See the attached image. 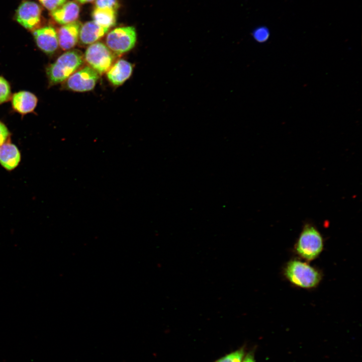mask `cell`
<instances>
[{"instance_id": "6da1fadb", "label": "cell", "mask_w": 362, "mask_h": 362, "mask_svg": "<svg viewBox=\"0 0 362 362\" xmlns=\"http://www.w3.org/2000/svg\"><path fill=\"white\" fill-rule=\"evenodd\" d=\"M84 60L83 55L78 50L63 53L46 68L49 83L54 85L65 81L82 66Z\"/></svg>"}, {"instance_id": "7a4b0ae2", "label": "cell", "mask_w": 362, "mask_h": 362, "mask_svg": "<svg viewBox=\"0 0 362 362\" xmlns=\"http://www.w3.org/2000/svg\"><path fill=\"white\" fill-rule=\"evenodd\" d=\"M284 274L292 284L302 288H314L321 280V274L316 268L306 262L296 259L287 264Z\"/></svg>"}, {"instance_id": "3957f363", "label": "cell", "mask_w": 362, "mask_h": 362, "mask_svg": "<svg viewBox=\"0 0 362 362\" xmlns=\"http://www.w3.org/2000/svg\"><path fill=\"white\" fill-rule=\"evenodd\" d=\"M323 247V238L317 228L311 224H306L295 245L299 255L307 260L316 258Z\"/></svg>"}, {"instance_id": "277c9868", "label": "cell", "mask_w": 362, "mask_h": 362, "mask_svg": "<svg viewBox=\"0 0 362 362\" xmlns=\"http://www.w3.org/2000/svg\"><path fill=\"white\" fill-rule=\"evenodd\" d=\"M136 41V31L134 27H119L107 34L106 45L115 55H120L132 49Z\"/></svg>"}, {"instance_id": "5b68a950", "label": "cell", "mask_w": 362, "mask_h": 362, "mask_svg": "<svg viewBox=\"0 0 362 362\" xmlns=\"http://www.w3.org/2000/svg\"><path fill=\"white\" fill-rule=\"evenodd\" d=\"M115 54L101 42H96L87 47L84 55V60L88 66L100 75L106 73L113 65Z\"/></svg>"}, {"instance_id": "8992f818", "label": "cell", "mask_w": 362, "mask_h": 362, "mask_svg": "<svg viewBox=\"0 0 362 362\" xmlns=\"http://www.w3.org/2000/svg\"><path fill=\"white\" fill-rule=\"evenodd\" d=\"M100 74L89 66H84L72 74L66 80L68 89L76 92L92 90L99 79Z\"/></svg>"}, {"instance_id": "52a82bcc", "label": "cell", "mask_w": 362, "mask_h": 362, "mask_svg": "<svg viewBox=\"0 0 362 362\" xmlns=\"http://www.w3.org/2000/svg\"><path fill=\"white\" fill-rule=\"evenodd\" d=\"M42 9L35 2L25 1L18 8L16 13V21L24 28L32 30L41 21Z\"/></svg>"}, {"instance_id": "ba28073f", "label": "cell", "mask_w": 362, "mask_h": 362, "mask_svg": "<svg viewBox=\"0 0 362 362\" xmlns=\"http://www.w3.org/2000/svg\"><path fill=\"white\" fill-rule=\"evenodd\" d=\"M33 36L39 48L47 54H53L59 46L57 33L51 26L36 29Z\"/></svg>"}, {"instance_id": "9c48e42d", "label": "cell", "mask_w": 362, "mask_h": 362, "mask_svg": "<svg viewBox=\"0 0 362 362\" xmlns=\"http://www.w3.org/2000/svg\"><path fill=\"white\" fill-rule=\"evenodd\" d=\"M82 24L79 21L63 25L58 30L59 46L63 50H69L78 42L79 34Z\"/></svg>"}, {"instance_id": "30bf717a", "label": "cell", "mask_w": 362, "mask_h": 362, "mask_svg": "<svg viewBox=\"0 0 362 362\" xmlns=\"http://www.w3.org/2000/svg\"><path fill=\"white\" fill-rule=\"evenodd\" d=\"M109 30L94 21L87 22L80 27L78 43L83 46L89 45L102 38Z\"/></svg>"}, {"instance_id": "8fae6325", "label": "cell", "mask_w": 362, "mask_h": 362, "mask_svg": "<svg viewBox=\"0 0 362 362\" xmlns=\"http://www.w3.org/2000/svg\"><path fill=\"white\" fill-rule=\"evenodd\" d=\"M21 153L15 144L10 140L0 147V165L7 171L16 169L21 161Z\"/></svg>"}, {"instance_id": "7c38bea8", "label": "cell", "mask_w": 362, "mask_h": 362, "mask_svg": "<svg viewBox=\"0 0 362 362\" xmlns=\"http://www.w3.org/2000/svg\"><path fill=\"white\" fill-rule=\"evenodd\" d=\"M133 71L132 64L124 59H120L111 66L107 73L109 81L115 86L124 83L131 76Z\"/></svg>"}, {"instance_id": "4fadbf2b", "label": "cell", "mask_w": 362, "mask_h": 362, "mask_svg": "<svg viewBox=\"0 0 362 362\" xmlns=\"http://www.w3.org/2000/svg\"><path fill=\"white\" fill-rule=\"evenodd\" d=\"M38 102L37 97L33 93L22 90L14 94L12 98L13 109L18 113L25 115L33 112Z\"/></svg>"}, {"instance_id": "5bb4252c", "label": "cell", "mask_w": 362, "mask_h": 362, "mask_svg": "<svg viewBox=\"0 0 362 362\" xmlns=\"http://www.w3.org/2000/svg\"><path fill=\"white\" fill-rule=\"evenodd\" d=\"M79 5L75 2L69 1L52 11L50 15L57 23L65 25L75 21L79 16Z\"/></svg>"}, {"instance_id": "9a60e30c", "label": "cell", "mask_w": 362, "mask_h": 362, "mask_svg": "<svg viewBox=\"0 0 362 362\" xmlns=\"http://www.w3.org/2000/svg\"><path fill=\"white\" fill-rule=\"evenodd\" d=\"M92 16L93 21L109 29L114 26L116 23V11L112 9L96 7Z\"/></svg>"}, {"instance_id": "2e32d148", "label": "cell", "mask_w": 362, "mask_h": 362, "mask_svg": "<svg viewBox=\"0 0 362 362\" xmlns=\"http://www.w3.org/2000/svg\"><path fill=\"white\" fill-rule=\"evenodd\" d=\"M245 354L243 347L228 353L215 362H242Z\"/></svg>"}, {"instance_id": "e0dca14e", "label": "cell", "mask_w": 362, "mask_h": 362, "mask_svg": "<svg viewBox=\"0 0 362 362\" xmlns=\"http://www.w3.org/2000/svg\"><path fill=\"white\" fill-rule=\"evenodd\" d=\"M11 87L8 81L0 76V104L7 102L11 97Z\"/></svg>"}, {"instance_id": "ac0fdd59", "label": "cell", "mask_w": 362, "mask_h": 362, "mask_svg": "<svg viewBox=\"0 0 362 362\" xmlns=\"http://www.w3.org/2000/svg\"><path fill=\"white\" fill-rule=\"evenodd\" d=\"M95 6L96 8H109L117 11L120 5L118 0H96Z\"/></svg>"}, {"instance_id": "d6986e66", "label": "cell", "mask_w": 362, "mask_h": 362, "mask_svg": "<svg viewBox=\"0 0 362 362\" xmlns=\"http://www.w3.org/2000/svg\"><path fill=\"white\" fill-rule=\"evenodd\" d=\"M40 3L47 10L53 11L66 3V0H39Z\"/></svg>"}, {"instance_id": "ffe728a7", "label": "cell", "mask_w": 362, "mask_h": 362, "mask_svg": "<svg viewBox=\"0 0 362 362\" xmlns=\"http://www.w3.org/2000/svg\"><path fill=\"white\" fill-rule=\"evenodd\" d=\"M268 30L264 27H260L255 30L253 33L254 38L258 42H262L267 40L269 37Z\"/></svg>"}, {"instance_id": "44dd1931", "label": "cell", "mask_w": 362, "mask_h": 362, "mask_svg": "<svg viewBox=\"0 0 362 362\" xmlns=\"http://www.w3.org/2000/svg\"><path fill=\"white\" fill-rule=\"evenodd\" d=\"M10 132L7 126L0 121V147L10 140Z\"/></svg>"}, {"instance_id": "7402d4cb", "label": "cell", "mask_w": 362, "mask_h": 362, "mask_svg": "<svg viewBox=\"0 0 362 362\" xmlns=\"http://www.w3.org/2000/svg\"><path fill=\"white\" fill-rule=\"evenodd\" d=\"M242 362H256L254 353L252 352H249L244 356Z\"/></svg>"}, {"instance_id": "603a6c76", "label": "cell", "mask_w": 362, "mask_h": 362, "mask_svg": "<svg viewBox=\"0 0 362 362\" xmlns=\"http://www.w3.org/2000/svg\"><path fill=\"white\" fill-rule=\"evenodd\" d=\"M76 1L81 4H85V3H87L92 2L95 0H76Z\"/></svg>"}]
</instances>
